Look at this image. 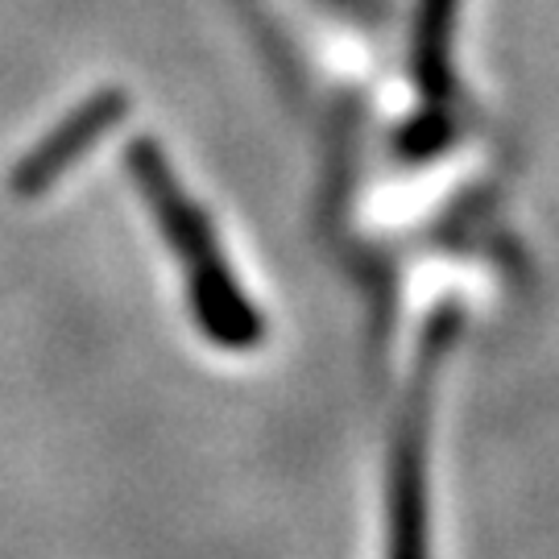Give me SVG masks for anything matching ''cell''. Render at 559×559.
<instances>
[{"label": "cell", "instance_id": "obj_4", "mask_svg": "<svg viewBox=\"0 0 559 559\" xmlns=\"http://www.w3.org/2000/svg\"><path fill=\"white\" fill-rule=\"evenodd\" d=\"M460 0H419L415 38H411V75L427 108H452L456 75H452V34H456Z\"/></svg>", "mask_w": 559, "mask_h": 559}, {"label": "cell", "instance_id": "obj_5", "mask_svg": "<svg viewBox=\"0 0 559 559\" xmlns=\"http://www.w3.org/2000/svg\"><path fill=\"white\" fill-rule=\"evenodd\" d=\"M456 120H452V108H427L419 117H411L394 133V150H399L406 162H427L443 154L452 141H456Z\"/></svg>", "mask_w": 559, "mask_h": 559}, {"label": "cell", "instance_id": "obj_2", "mask_svg": "<svg viewBox=\"0 0 559 559\" xmlns=\"http://www.w3.org/2000/svg\"><path fill=\"white\" fill-rule=\"evenodd\" d=\"M464 311L460 302H440L423 328L419 357L402 394L394 440H390V556L385 559H431V501H427V443H431V411L440 390V369L456 348Z\"/></svg>", "mask_w": 559, "mask_h": 559}, {"label": "cell", "instance_id": "obj_3", "mask_svg": "<svg viewBox=\"0 0 559 559\" xmlns=\"http://www.w3.org/2000/svg\"><path fill=\"white\" fill-rule=\"evenodd\" d=\"M124 112H129V96H120V92H100V96L83 100L71 117L59 120L29 154L21 158V166L13 170V195L34 200L41 191H50L55 179L67 175V170L80 162L83 150L96 145Z\"/></svg>", "mask_w": 559, "mask_h": 559}, {"label": "cell", "instance_id": "obj_1", "mask_svg": "<svg viewBox=\"0 0 559 559\" xmlns=\"http://www.w3.org/2000/svg\"><path fill=\"white\" fill-rule=\"evenodd\" d=\"M129 175L138 182L141 200L150 203L166 245L179 258L195 328L216 348H228V353H245V348L261 344V336H265L261 311L240 290L207 212L182 191L179 175L170 170L158 141L138 138L129 145Z\"/></svg>", "mask_w": 559, "mask_h": 559}]
</instances>
